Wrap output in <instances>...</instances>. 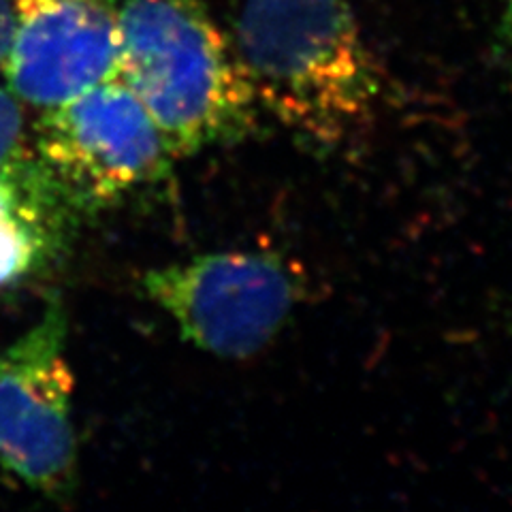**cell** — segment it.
<instances>
[{"label":"cell","instance_id":"5","mask_svg":"<svg viewBox=\"0 0 512 512\" xmlns=\"http://www.w3.org/2000/svg\"><path fill=\"white\" fill-rule=\"evenodd\" d=\"M64 342L67 314L52 299L0 355V468L50 500H69L77 485L75 378Z\"/></svg>","mask_w":512,"mask_h":512},{"label":"cell","instance_id":"2","mask_svg":"<svg viewBox=\"0 0 512 512\" xmlns=\"http://www.w3.org/2000/svg\"><path fill=\"white\" fill-rule=\"evenodd\" d=\"M120 77L148 109L173 158L248 137L259 101L237 45L199 0L116 5Z\"/></svg>","mask_w":512,"mask_h":512},{"label":"cell","instance_id":"8","mask_svg":"<svg viewBox=\"0 0 512 512\" xmlns=\"http://www.w3.org/2000/svg\"><path fill=\"white\" fill-rule=\"evenodd\" d=\"M0 173L28 180H47L35 154L32 126L26 122L24 103L9 86H0Z\"/></svg>","mask_w":512,"mask_h":512},{"label":"cell","instance_id":"7","mask_svg":"<svg viewBox=\"0 0 512 512\" xmlns=\"http://www.w3.org/2000/svg\"><path fill=\"white\" fill-rule=\"evenodd\" d=\"M69 214L47 180L0 173V288L50 259Z\"/></svg>","mask_w":512,"mask_h":512},{"label":"cell","instance_id":"10","mask_svg":"<svg viewBox=\"0 0 512 512\" xmlns=\"http://www.w3.org/2000/svg\"><path fill=\"white\" fill-rule=\"evenodd\" d=\"M11 26H13V0H0V69H3V62L7 56Z\"/></svg>","mask_w":512,"mask_h":512},{"label":"cell","instance_id":"9","mask_svg":"<svg viewBox=\"0 0 512 512\" xmlns=\"http://www.w3.org/2000/svg\"><path fill=\"white\" fill-rule=\"evenodd\" d=\"M498 52L512 79V0H498Z\"/></svg>","mask_w":512,"mask_h":512},{"label":"cell","instance_id":"6","mask_svg":"<svg viewBox=\"0 0 512 512\" xmlns=\"http://www.w3.org/2000/svg\"><path fill=\"white\" fill-rule=\"evenodd\" d=\"M0 73L24 105L50 109L120 75L116 5L109 0H13Z\"/></svg>","mask_w":512,"mask_h":512},{"label":"cell","instance_id":"4","mask_svg":"<svg viewBox=\"0 0 512 512\" xmlns=\"http://www.w3.org/2000/svg\"><path fill=\"white\" fill-rule=\"evenodd\" d=\"M141 291L178 327L182 340L218 359L263 352L301 301V280L280 256L229 250L154 267Z\"/></svg>","mask_w":512,"mask_h":512},{"label":"cell","instance_id":"1","mask_svg":"<svg viewBox=\"0 0 512 512\" xmlns=\"http://www.w3.org/2000/svg\"><path fill=\"white\" fill-rule=\"evenodd\" d=\"M233 41L256 101L310 146L374 126L387 79L348 0H244Z\"/></svg>","mask_w":512,"mask_h":512},{"label":"cell","instance_id":"3","mask_svg":"<svg viewBox=\"0 0 512 512\" xmlns=\"http://www.w3.org/2000/svg\"><path fill=\"white\" fill-rule=\"evenodd\" d=\"M47 180L69 212H101L169 178L173 154L120 75L88 88L32 124Z\"/></svg>","mask_w":512,"mask_h":512}]
</instances>
